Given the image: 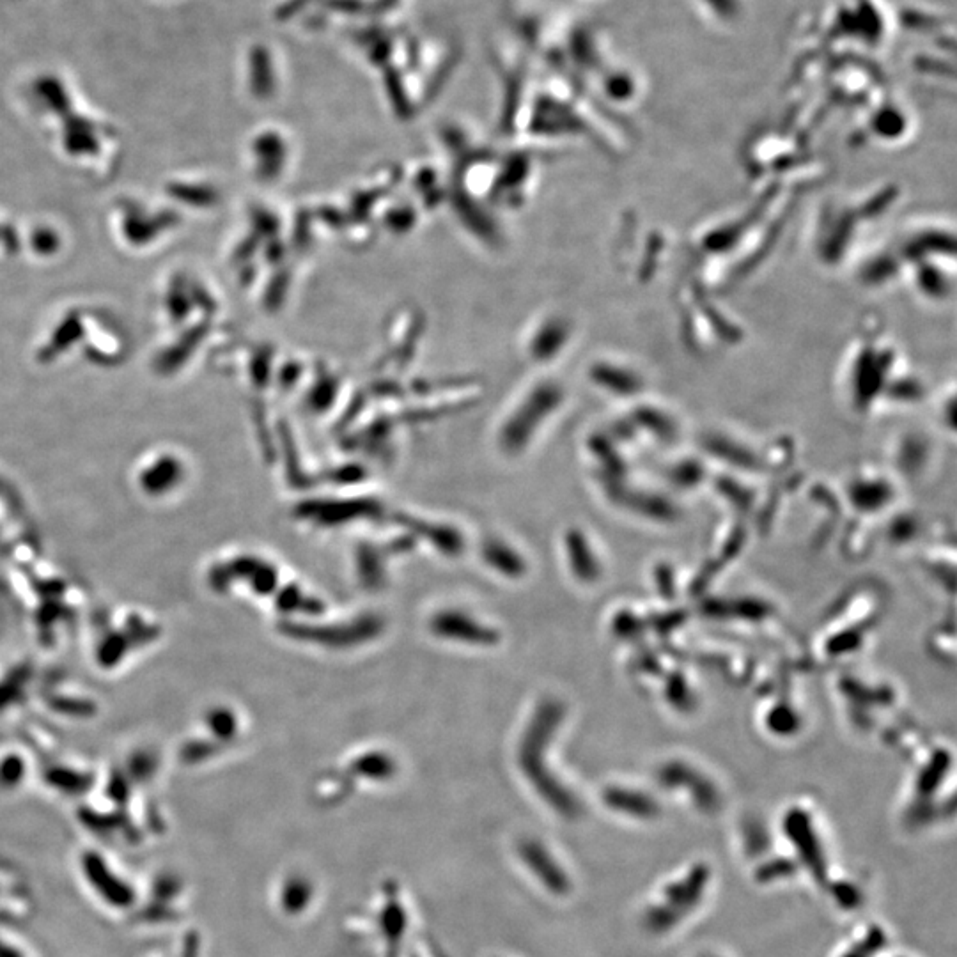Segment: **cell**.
Returning a JSON list of instances; mask_svg holds the SVG:
<instances>
[{
    "label": "cell",
    "mask_w": 957,
    "mask_h": 957,
    "mask_svg": "<svg viewBox=\"0 0 957 957\" xmlns=\"http://www.w3.org/2000/svg\"><path fill=\"white\" fill-rule=\"evenodd\" d=\"M709 871L702 867H695L676 880L669 881L663 887L662 894L658 895V903L647 908L646 922L651 931L663 933L669 927H676L685 919L686 913L697 910L702 903L706 888H708Z\"/></svg>",
    "instance_id": "1"
},
{
    "label": "cell",
    "mask_w": 957,
    "mask_h": 957,
    "mask_svg": "<svg viewBox=\"0 0 957 957\" xmlns=\"http://www.w3.org/2000/svg\"><path fill=\"white\" fill-rule=\"evenodd\" d=\"M396 0H378V2H364V0H327V6L341 13H351V15H360V13H382L385 9L392 8Z\"/></svg>",
    "instance_id": "2"
},
{
    "label": "cell",
    "mask_w": 957,
    "mask_h": 957,
    "mask_svg": "<svg viewBox=\"0 0 957 957\" xmlns=\"http://www.w3.org/2000/svg\"><path fill=\"white\" fill-rule=\"evenodd\" d=\"M252 71H254V82H256L259 91H268L272 86V63L270 55L266 48L257 47L252 52Z\"/></svg>",
    "instance_id": "3"
},
{
    "label": "cell",
    "mask_w": 957,
    "mask_h": 957,
    "mask_svg": "<svg viewBox=\"0 0 957 957\" xmlns=\"http://www.w3.org/2000/svg\"><path fill=\"white\" fill-rule=\"evenodd\" d=\"M369 48H371L369 50L371 61L373 63H383V61H387L390 50H392V41L385 36H378V32H376V36L369 41Z\"/></svg>",
    "instance_id": "4"
},
{
    "label": "cell",
    "mask_w": 957,
    "mask_h": 957,
    "mask_svg": "<svg viewBox=\"0 0 957 957\" xmlns=\"http://www.w3.org/2000/svg\"><path fill=\"white\" fill-rule=\"evenodd\" d=\"M312 0H288L286 4H282L279 13H277V18L279 20H286L289 16H295L302 11V9L311 4Z\"/></svg>",
    "instance_id": "5"
},
{
    "label": "cell",
    "mask_w": 957,
    "mask_h": 957,
    "mask_svg": "<svg viewBox=\"0 0 957 957\" xmlns=\"http://www.w3.org/2000/svg\"><path fill=\"white\" fill-rule=\"evenodd\" d=\"M704 957H720V956H704Z\"/></svg>",
    "instance_id": "6"
}]
</instances>
